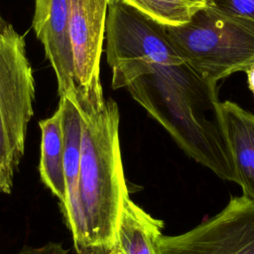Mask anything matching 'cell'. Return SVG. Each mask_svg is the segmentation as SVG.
Segmentation results:
<instances>
[{
  "instance_id": "18",
  "label": "cell",
  "mask_w": 254,
  "mask_h": 254,
  "mask_svg": "<svg viewBox=\"0 0 254 254\" xmlns=\"http://www.w3.org/2000/svg\"><path fill=\"white\" fill-rule=\"evenodd\" d=\"M112 1H114V0H109V2H112Z\"/></svg>"
},
{
  "instance_id": "10",
  "label": "cell",
  "mask_w": 254,
  "mask_h": 254,
  "mask_svg": "<svg viewBox=\"0 0 254 254\" xmlns=\"http://www.w3.org/2000/svg\"><path fill=\"white\" fill-rule=\"evenodd\" d=\"M221 113L235 183L254 202V115L228 100L221 102Z\"/></svg>"
},
{
  "instance_id": "2",
  "label": "cell",
  "mask_w": 254,
  "mask_h": 254,
  "mask_svg": "<svg viewBox=\"0 0 254 254\" xmlns=\"http://www.w3.org/2000/svg\"><path fill=\"white\" fill-rule=\"evenodd\" d=\"M78 187L83 244H112L129 196L119 144V111L112 99L105 100L99 112L83 117Z\"/></svg>"
},
{
  "instance_id": "17",
  "label": "cell",
  "mask_w": 254,
  "mask_h": 254,
  "mask_svg": "<svg viewBox=\"0 0 254 254\" xmlns=\"http://www.w3.org/2000/svg\"><path fill=\"white\" fill-rule=\"evenodd\" d=\"M245 73L247 76L248 87L254 96V64H251L249 67H247V69L245 70Z\"/></svg>"
},
{
  "instance_id": "1",
  "label": "cell",
  "mask_w": 254,
  "mask_h": 254,
  "mask_svg": "<svg viewBox=\"0 0 254 254\" xmlns=\"http://www.w3.org/2000/svg\"><path fill=\"white\" fill-rule=\"evenodd\" d=\"M216 84L185 62L157 64L125 88L190 157L236 182Z\"/></svg>"
},
{
  "instance_id": "13",
  "label": "cell",
  "mask_w": 254,
  "mask_h": 254,
  "mask_svg": "<svg viewBox=\"0 0 254 254\" xmlns=\"http://www.w3.org/2000/svg\"><path fill=\"white\" fill-rule=\"evenodd\" d=\"M164 27L188 23L209 0H122Z\"/></svg>"
},
{
  "instance_id": "12",
  "label": "cell",
  "mask_w": 254,
  "mask_h": 254,
  "mask_svg": "<svg viewBox=\"0 0 254 254\" xmlns=\"http://www.w3.org/2000/svg\"><path fill=\"white\" fill-rule=\"evenodd\" d=\"M164 222L154 218L128 196L123 204L116 239L125 254H158Z\"/></svg>"
},
{
  "instance_id": "6",
  "label": "cell",
  "mask_w": 254,
  "mask_h": 254,
  "mask_svg": "<svg viewBox=\"0 0 254 254\" xmlns=\"http://www.w3.org/2000/svg\"><path fill=\"white\" fill-rule=\"evenodd\" d=\"M109 0H70L68 34L75 89L72 101L83 117L99 112L105 100L100 58Z\"/></svg>"
},
{
  "instance_id": "9",
  "label": "cell",
  "mask_w": 254,
  "mask_h": 254,
  "mask_svg": "<svg viewBox=\"0 0 254 254\" xmlns=\"http://www.w3.org/2000/svg\"><path fill=\"white\" fill-rule=\"evenodd\" d=\"M64 137V180L66 205L62 211L71 232L73 243H84V223L79 200V167L82 134V114L67 97H60Z\"/></svg>"
},
{
  "instance_id": "7",
  "label": "cell",
  "mask_w": 254,
  "mask_h": 254,
  "mask_svg": "<svg viewBox=\"0 0 254 254\" xmlns=\"http://www.w3.org/2000/svg\"><path fill=\"white\" fill-rule=\"evenodd\" d=\"M158 254H254V202L232 196L216 215L183 234L162 235Z\"/></svg>"
},
{
  "instance_id": "16",
  "label": "cell",
  "mask_w": 254,
  "mask_h": 254,
  "mask_svg": "<svg viewBox=\"0 0 254 254\" xmlns=\"http://www.w3.org/2000/svg\"><path fill=\"white\" fill-rule=\"evenodd\" d=\"M18 254H67L62 243L49 242L41 247L25 246Z\"/></svg>"
},
{
  "instance_id": "8",
  "label": "cell",
  "mask_w": 254,
  "mask_h": 254,
  "mask_svg": "<svg viewBox=\"0 0 254 254\" xmlns=\"http://www.w3.org/2000/svg\"><path fill=\"white\" fill-rule=\"evenodd\" d=\"M69 13L70 0H36L33 29L56 73L60 97L74 101Z\"/></svg>"
},
{
  "instance_id": "4",
  "label": "cell",
  "mask_w": 254,
  "mask_h": 254,
  "mask_svg": "<svg viewBox=\"0 0 254 254\" xmlns=\"http://www.w3.org/2000/svg\"><path fill=\"white\" fill-rule=\"evenodd\" d=\"M35 80L24 38L0 12V191L11 193L34 115Z\"/></svg>"
},
{
  "instance_id": "14",
  "label": "cell",
  "mask_w": 254,
  "mask_h": 254,
  "mask_svg": "<svg viewBox=\"0 0 254 254\" xmlns=\"http://www.w3.org/2000/svg\"><path fill=\"white\" fill-rule=\"evenodd\" d=\"M208 5L231 15L254 18V0H209Z\"/></svg>"
},
{
  "instance_id": "15",
  "label": "cell",
  "mask_w": 254,
  "mask_h": 254,
  "mask_svg": "<svg viewBox=\"0 0 254 254\" xmlns=\"http://www.w3.org/2000/svg\"><path fill=\"white\" fill-rule=\"evenodd\" d=\"M76 254H125L117 240L112 244L73 243Z\"/></svg>"
},
{
  "instance_id": "3",
  "label": "cell",
  "mask_w": 254,
  "mask_h": 254,
  "mask_svg": "<svg viewBox=\"0 0 254 254\" xmlns=\"http://www.w3.org/2000/svg\"><path fill=\"white\" fill-rule=\"evenodd\" d=\"M165 29L186 63L212 82L254 64V18L207 5L188 23Z\"/></svg>"
},
{
  "instance_id": "11",
  "label": "cell",
  "mask_w": 254,
  "mask_h": 254,
  "mask_svg": "<svg viewBox=\"0 0 254 254\" xmlns=\"http://www.w3.org/2000/svg\"><path fill=\"white\" fill-rule=\"evenodd\" d=\"M42 133L39 174L43 184L59 199L62 211L66 205L64 180V137L63 110L59 104L57 111L49 118L39 121Z\"/></svg>"
},
{
  "instance_id": "5",
  "label": "cell",
  "mask_w": 254,
  "mask_h": 254,
  "mask_svg": "<svg viewBox=\"0 0 254 254\" xmlns=\"http://www.w3.org/2000/svg\"><path fill=\"white\" fill-rule=\"evenodd\" d=\"M104 39L114 89L125 88L157 64L186 62L164 26L122 0L108 4Z\"/></svg>"
}]
</instances>
